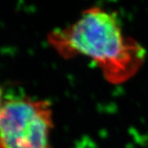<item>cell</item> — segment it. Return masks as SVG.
<instances>
[{
	"label": "cell",
	"mask_w": 148,
	"mask_h": 148,
	"mask_svg": "<svg viewBox=\"0 0 148 148\" xmlns=\"http://www.w3.org/2000/svg\"><path fill=\"white\" fill-rule=\"evenodd\" d=\"M47 39L64 58H89L114 85L133 77L146 59L145 48L137 40L123 35L118 14L100 7L82 12L72 24L49 32Z\"/></svg>",
	"instance_id": "1"
},
{
	"label": "cell",
	"mask_w": 148,
	"mask_h": 148,
	"mask_svg": "<svg viewBox=\"0 0 148 148\" xmlns=\"http://www.w3.org/2000/svg\"><path fill=\"white\" fill-rule=\"evenodd\" d=\"M53 127V110L47 101H8L0 114V148H50Z\"/></svg>",
	"instance_id": "2"
},
{
	"label": "cell",
	"mask_w": 148,
	"mask_h": 148,
	"mask_svg": "<svg viewBox=\"0 0 148 148\" xmlns=\"http://www.w3.org/2000/svg\"><path fill=\"white\" fill-rule=\"evenodd\" d=\"M3 105L4 104H3V91H2V89L0 87V114H1V112H2V110H3Z\"/></svg>",
	"instance_id": "3"
}]
</instances>
